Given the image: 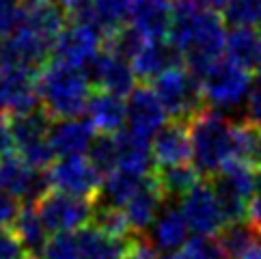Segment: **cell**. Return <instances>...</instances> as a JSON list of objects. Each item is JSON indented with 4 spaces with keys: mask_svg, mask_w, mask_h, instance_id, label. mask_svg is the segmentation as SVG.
Listing matches in <instances>:
<instances>
[{
    "mask_svg": "<svg viewBox=\"0 0 261 259\" xmlns=\"http://www.w3.org/2000/svg\"><path fill=\"white\" fill-rule=\"evenodd\" d=\"M225 26L222 15L199 7L194 0H173L169 43L181 54L186 69L199 82L222 61L227 50Z\"/></svg>",
    "mask_w": 261,
    "mask_h": 259,
    "instance_id": "cell-1",
    "label": "cell"
},
{
    "mask_svg": "<svg viewBox=\"0 0 261 259\" xmlns=\"http://www.w3.org/2000/svg\"><path fill=\"white\" fill-rule=\"evenodd\" d=\"M236 123L214 108H203L190 119L192 164L201 177H214L236 160Z\"/></svg>",
    "mask_w": 261,
    "mask_h": 259,
    "instance_id": "cell-2",
    "label": "cell"
},
{
    "mask_svg": "<svg viewBox=\"0 0 261 259\" xmlns=\"http://www.w3.org/2000/svg\"><path fill=\"white\" fill-rule=\"evenodd\" d=\"M93 82L87 71L63 63H48L37 73V91L41 106L54 121L80 117L93 97Z\"/></svg>",
    "mask_w": 261,
    "mask_h": 259,
    "instance_id": "cell-3",
    "label": "cell"
},
{
    "mask_svg": "<svg viewBox=\"0 0 261 259\" xmlns=\"http://www.w3.org/2000/svg\"><path fill=\"white\" fill-rule=\"evenodd\" d=\"M151 89L162 101L171 121L190 123L192 117H197L203 108H207L203 99L201 82L186 67H175L162 73L160 78L151 82Z\"/></svg>",
    "mask_w": 261,
    "mask_h": 259,
    "instance_id": "cell-4",
    "label": "cell"
},
{
    "mask_svg": "<svg viewBox=\"0 0 261 259\" xmlns=\"http://www.w3.org/2000/svg\"><path fill=\"white\" fill-rule=\"evenodd\" d=\"M210 184L216 192L227 227L246 223L248 203L255 192V171L244 162L233 160L220 173L210 177Z\"/></svg>",
    "mask_w": 261,
    "mask_h": 259,
    "instance_id": "cell-5",
    "label": "cell"
},
{
    "mask_svg": "<svg viewBox=\"0 0 261 259\" xmlns=\"http://www.w3.org/2000/svg\"><path fill=\"white\" fill-rule=\"evenodd\" d=\"M104 43H106V33L97 24L71 20L57 37L52 54L57 63L87 71L93 65V61L104 52Z\"/></svg>",
    "mask_w": 261,
    "mask_h": 259,
    "instance_id": "cell-6",
    "label": "cell"
},
{
    "mask_svg": "<svg viewBox=\"0 0 261 259\" xmlns=\"http://www.w3.org/2000/svg\"><path fill=\"white\" fill-rule=\"evenodd\" d=\"M201 91L207 108L238 106L250 93V71L222 59L201 78Z\"/></svg>",
    "mask_w": 261,
    "mask_h": 259,
    "instance_id": "cell-7",
    "label": "cell"
},
{
    "mask_svg": "<svg viewBox=\"0 0 261 259\" xmlns=\"http://www.w3.org/2000/svg\"><path fill=\"white\" fill-rule=\"evenodd\" d=\"M93 208H95V203L89 199L71 197V194L57 190H50L37 203V212L52 236L76 234V231L89 227L93 218Z\"/></svg>",
    "mask_w": 261,
    "mask_h": 259,
    "instance_id": "cell-8",
    "label": "cell"
},
{
    "mask_svg": "<svg viewBox=\"0 0 261 259\" xmlns=\"http://www.w3.org/2000/svg\"><path fill=\"white\" fill-rule=\"evenodd\" d=\"M48 177L52 190L71 194V197L89 199L93 203L99 199L101 184H104L101 175L91 164L87 156H73V158L57 160L50 166Z\"/></svg>",
    "mask_w": 261,
    "mask_h": 259,
    "instance_id": "cell-9",
    "label": "cell"
},
{
    "mask_svg": "<svg viewBox=\"0 0 261 259\" xmlns=\"http://www.w3.org/2000/svg\"><path fill=\"white\" fill-rule=\"evenodd\" d=\"M0 190L13 199L37 205L52 190L48 171H37L20 153L0 158Z\"/></svg>",
    "mask_w": 261,
    "mask_h": 259,
    "instance_id": "cell-10",
    "label": "cell"
},
{
    "mask_svg": "<svg viewBox=\"0 0 261 259\" xmlns=\"http://www.w3.org/2000/svg\"><path fill=\"white\" fill-rule=\"evenodd\" d=\"M179 210L190 231H194L197 238H218L227 229V220L222 216L216 192H214L212 184L207 179L197 184L186 194L181 199Z\"/></svg>",
    "mask_w": 261,
    "mask_h": 259,
    "instance_id": "cell-11",
    "label": "cell"
},
{
    "mask_svg": "<svg viewBox=\"0 0 261 259\" xmlns=\"http://www.w3.org/2000/svg\"><path fill=\"white\" fill-rule=\"evenodd\" d=\"M52 48L54 43L24 26L13 37L0 41V69H20L31 73L41 71L48 65Z\"/></svg>",
    "mask_w": 261,
    "mask_h": 259,
    "instance_id": "cell-12",
    "label": "cell"
},
{
    "mask_svg": "<svg viewBox=\"0 0 261 259\" xmlns=\"http://www.w3.org/2000/svg\"><path fill=\"white\" fill-rule=\"evenodd\" d=\"M127 106V132L138 138H155V134L166 125V110L158 99L155 91L147 85H138L132 95L125 99Z\"/></svg>",
    "mask_w": 261,
    "mask_h": 259,
    "instance_id": "cell-13",
    "label": "cell"
},
{
    "mask_svg": "<svg viewBox=\"0 0 261 259\" xmlns=\"http://www.w3.org/2000/svg\"><path fill=\"white\" fill-rule=\"evenodd\" d=\"M93 85H97L101 91L113 93L117 97H129L136 89V73L132 69V63L117 57L110 52H101L99 57L93 61V65L87 69Z\"/></svg>",
    "mask_w": 261,
    "mask_h": 259,
    "instance_id": "cell-14",
    "label": "cell"
},
{
    "mask_svg": "<svg viewBox=\"0 0 261 259\" xmlns=\"http://www.w3.org/2000/svg\"><path fill=\"white\" fill-rule=\"evenodd\" d=\"M0 89H3L5 104L11 117H22L43 108L39 91H37V78L31 71L0 69Z\"/></svg>",
    "mask_w": 261,
    "mask_h": 259,
    "instance_id": "cell-15",
    "label": "cell"
},
{
    "mask_svg": "<svg viewBox=\"0 0 261 259\" xmlns=\"http://www.w3.org/2000/svg\"><path fill=\"white\" fill-rule=\"evenodd\" d=\"M97 130L87 117L73 119H57L50 127V145L61 158H73V156L89 153Z\"/></svg>",
    "mask_w": 261,
    "mask_h": 259,
    "instance_id": "cell-16",
    "label": "cell"
},
{
    "mask_svg": "<svg viewBox=\"0 0 261 259\" xmlns=\"http://www.w3.org/2000/svg\"><path fill=\"white\" fill-rule=\"evenodd\" d=\"M151 156L155 169L175 164H188L192 160L190 130L184 121H169L151 141Z\"/></svg>",
    "mask_w": 261,
    "mask_h": 259,
    "instance_id": "cell-17",
    "label": "cell"
},
{
    "mask_svg": "<svg viewBox=\"0 0 261 259\" xmlns=\"http://www.w3.org/2000/svg\"><path fill=\"white\" fill-rule=\"evenodd\" d=\"M175 67H184V59L169 41H147L132 59V69L143 82H153Z\"/></svg>",
    "mask_w": 261,
    "mask_h": 259,
    "instance_id": "cell-18",
    "label": "cell"
},
{
    "mask_svg": "<svg viewBox=\"0 0 261 259\" xmlns=\"http://www.w3.org/2000/svg\"><path fill=\"white\" fill-rule=\"evenodd\" d=\"M164 203H166L164 194H162L160 188H158V184H155L153 175H151V177L143 184V188L138 190L134 197L129 199L127 205L123 208L125 218H127L129 227H132L134 236L145 234V231L155 223V218L160 216Z\"/></svg>",
    "mask_w": 261,
    "mask_h": 259,
    "instance_id": "cell-19",
    "label": "cell"
},
{
    "mask_svg": "<svg viewBox=\"0 0 261 259\" xmlns=\"http://www.w3.org/2000/svg\"><path fill=\"white\" fill-rule=\"evenodd\" d=\"M87 119L101 134H121L123 127L127 125L125 99H121L113 93H106V91H97L89 101Z\"/></svg>",
    "mask_w": 261,
    "mask_h": 259,
    "instance_id": "cell-20",
    "label": "cell"
},
{
    "mask_svg": "<svg viewBox=\"0 0 261 259\" xmlns=\"http://www.w3.org/2000/svg\"><path fill=\"white\" fill-rule=\"evenodd\" d=\"M188 229L190 227L186 223L181 210L164 208L151 225V242L149 244L164 255L175 253L188 244Z\"/></svg>",
    "mask_w": 261,
    "mask_h": 259,
    "instance_id": "cell-21",
    "label": "cell"
},
{
    "mask_svg": "<svg viewBox=\"0 0 261 259\" xmlns=\"http://www.w3.org/2000/svg\"><path fill=\"white\" fill-rule=\"evenodd\" d=\"M134 238H113L91 225L76 231L80 259H123Z\"/></svg>",
    "mask_w": 261,
    "mask_h": 259,
    "instance_id": "cell-22",
    "label": "cell"
},
{
    "mask_svg": "<svg viewBox=\"0 0 261 259\" xmlns=\"http://www.w3.org/2000/svg\"><path fill=\"white\" fill-rule=\"evenodd\" d=\"M119 138V166L117 169L134 173L138 177H151L153 175V156H151V145L145 138H138L132 132L123 130Z\"/></svg>",
    "mask_w": 261,
    "mask_h": 259,
    "instance_id": "cell-23",
    "label": "cell"
},
{
    "mask_svg": "<svg viewBox=\"0 0 261 259\" xmlns=\"http://www.w3.org/2000/svg\"><path fill=\"white\" fill-rule=\"evenodd\" d=\"M52 123H54V119L43 108L29 113V115H22V117H11V130H13L17 153L41 145V143H48Z\"/></svg>",
    "mask_w": 261,
    "mask_h": 259,
    "instance_id": "cell-24",
    "label": "cell"
},
{
    "mask_svg": "<svg viewBox=\"0 0 261 259\" xmlns=\"http://www.w3.org/2000/svg\"><path fill=\"white\" fill-rule=\"evenodd\" d=\"M153 179L158 188L162 190L166 203L171 199H184L197 184H201V173L192 162L164 166V169H153Z\"/></svg>",
    "mask_w": 261,
    "mask_h": 259,
    "instance_id": "cell-25",
    "label": "cell"
},
{
    "mask_svg": "<svg viewBox=\"0 0 261 259\" xmlns=\"http://www.w3.org/2000/svg\"><path fill=\"white\" fill-rule=\"evenodd\" d=\"M67 13L54 3V0H45L41 5H35L26 9V22L24 26L37 33L43 39H48L50 43L57 41V37L63 33V29L67 26Z\"/></svg>",
    "mask_w": 261,
    "mask_h": 259,
    "instance_id": "cell-26",
    "label": "cell"
},
{
    "mask_svg": "<svg viewBox=\"0 0 261 259\" xmlns=\"http://www.w3.org/2000/svg\"><path fill=\"white\" fill-rule=\"evenodd\" d=\"M227 59L244 69H257L261 63V35L257 29H233L227 35Z\"/></svg>",
    "mask_w": 261,
    "mask_h": 259,
    "instance_id": "cell-27",
    "label": "cell"
},
{
    "mask_svg": "<svg viewBox=\"0 0 261 259\" xmlns=\"http://www.w3.org/2000/svg\"><path fill=\"white\" fill-rule=\"evenodd\" d=\"M13 229L17 231V236H20L26 253H31V255L43 253L52 238L50 231L43 225L39 212H37V205H33V203H24L22 205V212H20V216H17Z\"/></svg>",
    "mask_w": 261,
    "mask_h": 259,
    "instance_id": "cell-28",
    "label": "cell"
},
{
    "mask_svg": "<svg viewBox=\"0 0 261 259\" xmlns=\"http://www.w3.org/2000/svg\"><path fill=\"white\" fill-rule=\"evenodd\" d=\"M147 179L138 177V175H134V173L117 169L115 173H110L108 177H104V184H101V192H99L97 201L104 203V205H113V208L123 210L129 203V199L143 188V184Z\"/></svg>",
    "mask_w": 261,
    "mask_h": 259,
    "instance_id": "cell-29",
    "label": "cell"
},
{
    "mask_svg": "<svg viewBox=\"0 0 261 259\" xmlns=\"http://www.w3.org/2000/svg\"><path fill=\"white\" fill-rule=\"evenodd\" d=\"M91 227H95L101 234L113 238H134L132 227H129L125 218V212L113 205H104L99 201H95V208H93Z\"/></svg>",
    "mask_w": 261,
    "mask_h": 259,
    "instance_id": "cell-30",
    "label": "cell"
},
{
    "mask_svg": "<svg viewBox=\"0 0 261 259\" xmlns=\"http://www.w3.org/2000/svg\"><path fill=\"white\" fill-rule=\"evenodd\" d=\"M87 158L97 169V173L101 177H108L110 173H115L117 166H119V138H117V134L95 136Z\"/></svg>",
    "mask_w": 261,
    "mask_h": 259,
    "instance_id": "cell-31",
    "label": "cell"
},
{
    "mask_svg": "<svg viewBox=\"0 0 261 259\" xmlns=\"http://www.w3.org/2000/svg\"><path fill=\"white\" fill-rule=\"evenodd\" d=\"M216 242L220 246V251L225 253L227 259H240L250 246H255L259 242V238L253 229L246 223L242 225H231L216 238Z\"/></svg>",
    "mask_w": 261,
    "mask_h": 259,
    "instance_id": "cell-32",
    "label": "cell"
},
{
    "mask_svg": "<svg viewBox=\"0 0 261 259\" xmlns=\"http://www.w3.org/2000/svg\"><path fill=\"white\" fill-rule=\"evenodd\" d=\"M222 20L231 29H259L261 26V0H231L222 11Z\"/></svg>",
    "mask_w": 261,
    "mask_h": 259,
    "instance_id": "cell-33",
    "label": "cell"
},
{
    "mask_svg": "<svg viewBox=\"0 0 261 259\" xmlns=\"http://www.w3.org/2000/svg\"><path fill=\"white\" fill-rule=\"evenodd\" d=\"M26 5L24 0H0V41L13 37L24 29Z\"/></svg>",
    "mask_w": 261,
    "mask_h": 259,
    "instance_id": "cell-34",
    "label": "cell"
},
{
    "mask_svg": "<svg viewBox=\"0 0 261 259\" xmlns=\"http://www.w3.org/2000/svg\"><path fill=\"white\" fill-rule=\"evenodd\" d=\"M225 257L216 242V238H192L184 248L169 255H162L160 259H218Z\"/></svg>",
    "mask_w": 261,
    "mask_h": 259,
    "instance_id": "cell-35",
    "label": "cell"
},
{
    "mask_svg": "<svg viewBox=\"0 0 261 259\" xmlns=\"http://www.w3.org/2000/svg\"><path fill=\"white\" fill-rule=\"evenodd\" d=\"M45 259H80L76 234H57L50 238L43 251Z\"/></svg>",
    "mask_w": 261,
    "mask_h": 259,
    "instance_id": "cell-36",
    "label": "cell"
},
{
    "mask_svg": "<svg viewBox=\"0 0 261 259\" xmlns=\"http://www.w3.org/2000/svg\"><path fill=\"white\" fill-rule=\"evenodd\" d=\"M26 248L13 227H0V259H26Z\"/></svg>",
    "mask_w": 261,
    "mask_h": 259,
    "instance_id": "cell-37",
    "label": "cell"
},
{
    "mask_svg": "<svg viewBox=\"0 0 261 259\" xmlns=\"http://www.w3.org/2000/svg\"><path fill=\"white\" fill-rule=\"evenodd\" d=\"M246 225L255 231L257 238H261V171H255V192L248 203Z\"/></svg>",
    "mask_w": 261,
    "mask_h": 259,
    "instance_id": "cell-38",
    "label": "cell"
},
{
    "mask_svg": "<svg viewBox=\"0 0 261 259\" xmlns=\"http://www.w3.org/2000/svg\"><path fill=\"white\" fill-rule=\"evenodd\" d=\"M22 212L20 201L13 199L11 194H7L0 190V227H9V225H15L17 216Z\"/></svg>",
    "mask_w": 261,
    "mask_h": 259,
    "instance_id": "cell-39",
    "label": "cell"
},
{
    "mask_svg": "<svg viewBox=\"0 0 261 259\" xmlns=\"http://www.w3.org/2000/svg\"><path fill=\"white\" fill-rule=\"evenodd\" d=\"M246 121L261 130V82L248 93V99H246Z\"/></svg>",
    "mask_w": 261,
    "mask_h": 259,
    "instance_id": "cell-40",
    "label": "cell"
},
{
    "mask_svg": "<svg viewBox=\"0 0 261 259\" xmlns=\"http://www.w3.org/2000/svg\"><path fill=\"white\" fill-rule=\"evenodd\" d=\"M15 138H13V130H11V121L0 117V158H7V156L15 153Z\"/></svg>",
    "mask_w": 261,
    "mask_h": 259,
    "instance_id": "cell-41",
    "label": "cell"
},
{
    "mask_svg": "<svg viewBox=\"0 0 261 259\" xmlns=\"http://www.w3.org/2000/svg\"><path fill=\"white\" fill-rule=\"evenodd\" d=\"M199 7H203V9H207V11H225V9L229 7V3L231 0H194Z\"/></svg>",
    "mask_w": 261,
    "mask_h": 259,
    "instance_id": "cell-42",
    "label": "cell"
},
{
    "mask_svg": "<svg viewBox=\"0 0 261 259\" xmlns=\"http://www.w3.org/2000/svg\"><path fill=\"white\" fill-rule=\"evenodd\" d=\"M240 259H261V242H257L255 246H250Z\"/></svg>",
    "mask_w": 261,
    "mask_h": 259,
    "instance_id": "cell-43",
    "label": "cell"
},
{
    "mask_svg": "<svg viewBox=\"0 0 261 259\" xmlns=\"http://www.w3.org/2000/svg\"><path fill=\"white\" fill-rule=\"evenodd\" d=\"M3 110H7V104H5V95H3V89H0V115H3Z\"/></svg>",
    "mask_w": 261,
    "mask_h": 259,
    "instance_id": "cell-44",
    "label": "cell"
},
{
    "mask_svg": "<svg viewBox=\"0 0 261 259\" xmlns=\"http://www.w3.org/2000/svg\"><path fill=\"white\" fill-rule=\"evenodd\" d=\"M255 71H257V78H259V82H261V63L257 65V69H255Z\"/></svg>",
    "mask_w": 261,
    "mask_h": 259,
    "instance_id": "cell-45",
    "label": "cell"
},
{
    "mask_svg": "<svg viewBox=\"0 0 261 259\" xmlns=\"http://www.w3.org/2000/svg\"><path fill=\"white\" fill-rule=\"evenodd\" d=\"M26 259H45V257H39V255H29Z\"/></svg>",
    "mask_w": 261,
    "mask_h": 259,
    "instance_id": "cell-46",
    "label": "cell"
},
{
    "mask_svg": "<svg viewBox=\"0 0 261 259\" xmlns=\"http://www.w3.org/2000/svg\"><path fill=\"white\" fill-rule=\"evenodd\" d=\"M218 259H227V257H218Z\"/></svg>",
    "mask_w": 261,
    "mask_h": 259,
    "instance_id": "cell-47",
    "label": "cell"
}]
</instances>
